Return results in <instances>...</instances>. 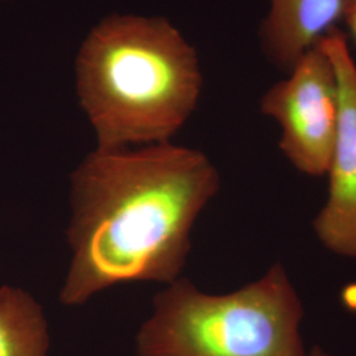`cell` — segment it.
<instances>
[{
	"label": "cell",
	"instance_id": "cell-1",
	"mask_svg": "<svg viewBox=\"0 0 356 356\" xmlns=\"http://www.w3.org/2000/svg\"><path fill=\"white\" fill-rule=\"evenodd\" d=\"M220 188L211 160L168 143L90 152L70 176V261L60 302L85 305L120 284L181 277L191 229Z\"/></svg>",
	"mask_w": 356,
	"mask_h": 356
},
{
	"label": "cell",
	"instance_id": "cell-2",
	"mask_svg": "<svg viewBox=\"0 0 356 356\" xmlns=\"http://www.w3.org/2000/svg\"><path fill=\"white\" fill-rule=\"evenodd\" d=\"M76 94L98 149L168 143L201 97L197 53L163 17L113 15L76 57Z\"/></svg>",
	"mask_w": 356,
	"mask_h": 356
},
{
	"label": "cell",
	"instance_id": "cell-3",
	"mask_svg": "<svg viewBox=\"0 0 356 356\" xmlns=\"http://www.w3.org/2000/svg\"><path fill=\"white\" fill-rule=\"evenodd\" d=\"M304 305L286 269L275 264L226 294L179 277L153 298L136 334V356H306Z\"/></svg>",
	"mask_w": 356,
	"mask_h": 356
},
{
	"label": "cell",
	"instance_id": "cell-4",
	"mask_svg": "<svg viewBox=\"0 0 356 356\" xmlns=\"http://www.w3.org/2000/svg\"><path fill=\"white\" fill-rule=\"evenodd\" d=\"M260 111L280 127L279 148L298 172L327 175L339 120L338 82L329 56L318 42L275 83L260 101Z\"/></svg>",
	"mask_w": 356,
	"mask_h": 356
},
{
	"label": "cell",
	"instance_id": "cell-5",
	"mask_svg": "<svg viewBox=\"0 0 356 356\" xmlns=\"http://www.w3.org/2000/svg\"><path fill=\"white\" fill-rule=\"evenodd\" d=\"M318 44L337 76L339 120L326 175L329 193L313 227L331 254L356 259V63L341 29L332 28Z\"/></svg>",
	"mask_w": 356,
	"mask_h": 356
},
{
	"label": "cell",
	"instance_id": "cell-6",
	"mask_svg": "<svg viewBox=\"0 0 356 356\" xmlns=\"http://www.w3.org/2000/svg\"><path fill=\"white\" fill-rule=\"evenodd\" d=\"M260 26L263 51L285 72L341 20L342 0H269Z\"/></svg>",
	"mask_w": 356,
	"mask_h": 356
},
{
	"label": "cell",
	"instance_id": "cell-7",
	"mask_svg": "<svg viewBox=\"0 0 356 356\" xmlns=\"http://www.w3.org/2000/svg\"><path fill=\"white\" fill-rule=\"evenodd\" d=\"M49 323L42 306L19 286H0V356H48Z\"/></svg>",
	"mask_w": 356,
	"mask_h": 356
},
{
	"label": "cell",
	"instance_id": "cell-8",
	"mask_svg": "<svg viewBox=\"0 0 356 356\" xmlns=\"http://www.w3.org/2000/svg\"><path fill=\"white\" fill-rule=\"evenodd\" d=\"M341 20L356 44V0H342Z\"/></svg>",
	"mask_w": 356,
	"mask_h": 356
},
{
	"label": "cell",
	"instance_id": "cell-9",
	"mask_svg": "<svg viewBox=\"0 0 356 356\" xmlns=\"http://www.w3.org/2000/svg\"><path fill=\"white\" fill-rule=\"evenodd\" d=\"M306 356H331L327 351H325L321 347H313L310 351H307Z\"/></svg>",
	"mask_w": 356,
	"mask_h": 356
},
{
	"label": "cell",
	"instance_id": "cell-10",
	"mask_svg": "<svg viewBox=\"0 0 356 356\" xmlns=\"http://www.w3.org/2000/svg\"><path fill=\"white\" fill-rule=\"evenodd\" d=\"M0 1H1V0H0Z\"/></svg>",
	"mask_w": 356,
	"mask_h": 356
}]
</instances>
